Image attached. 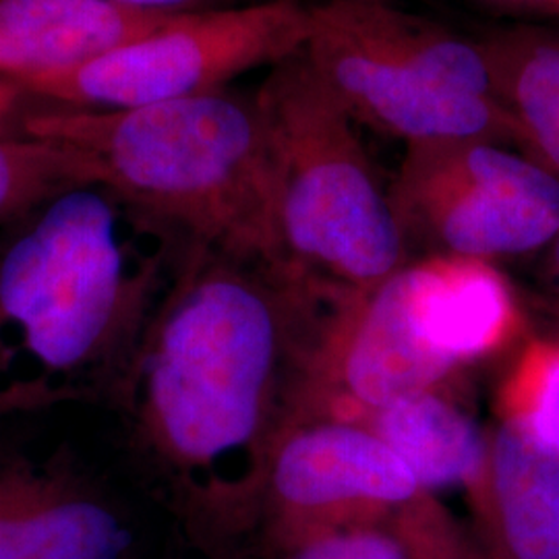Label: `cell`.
I'll list each match as a JSON object with an SVG mask.
<instances>
[{"instance_id":"obj_12","label":"cell","mask_w":559,"mask_h":559,"mask_svg":"<svg viewBox=\"0 0 559 559\" xmlns=\"http://www.w3.org/2000/svg\"><path fill=\"white\" fill-rule=\"evenodd\" d=\"M177 17L110 0H0V75L27 85L69 73Z\"/></svg>"},{"instance_id":"obj_3","label":"cell","mask_w":559,"mask_h":559,"mask_svg":"<svg viewBox=\"0 0 559 559\" xmlns=\"http://www.w3.org/2000/svg\"><path fill=\"white\" fill-rule=\"evenodd\" d=\"M23 135L80 152L96 182L182 253L280 261L255 94L222 90L124 110L52 106L29 117Z\"/></svg>"},{"instance_id":"obj_13","label":"cell","mask_w":559,"mask_h":559,"mask_svg":"<svg viewBox=\"0 0 559 559\" xmlns=\"http://www.w3.org/2000/svg\"><path fill=\"white\" fill-rule=\"evenodd\" d=\"M423 336L454 371L512 346L524 328L512 284L491 261L411 260Z\"/></svg>"},{"instance_id":"obj_7","label":"cell","mask_w":559,"mask_h":559,"mask_svg":"<svg viewBox=\"0 0 559 559\" xmlns=\"http://www.w3.org/2000/svg\"><path fill=\"white\" fill-rule=\"evenodd\" d=\"M311 9L299 0H261L185 13L173 23L69 73L25 87L60 108L124 110L226 90L260 67L305 50Z\"/></svg>"},{"instance_id":"obj_19","label":"cell","mask_w":559,"mask_h":559,"mask_svg":"<svg viewBox=\"0 0 559 559\" xmlns=\"http://www.w3.org/2000/svg\"><path fill=\"white\" fill-rule=\"evenodd\" d=\"M52 106L25 85L0 75V138H25L23 127L27 119Z\"/></svg>"},{"instance_id":"obj_2","label":"cell","mask_w":559,"mask_h":559,"mask_svg":"<svg viewBox=\"0 0 559 559\" xmlns=\"http://www.w3.org/2000/svg\"><path fill=\"white\" fill-rule=\"evenodd\" d=\"M13 224L0 242V420L112 406L185 253L100 182Z\"/></svg>"},{"instance_id":"obj_8","label":"cell","mask_w":559,"mask_h":559,"mask_svg":"<svg viewBox=\"0 0 559 559\" xmlns=\"http://www.w3.org/2000/svg\"><path fill=\"white\" fill-rule=\"evenodd\" d=\"M456 378L459 371L423 336L408 261L373 288L336 302L316 346L293 425L313 419L362 423L396 400L450 385Z\"/></svg>"},{"instance_id":"obj_20","label":"cell","mask_w":559,"mask_h":559,"mask_svg":"<svg viewBox=\"0 0 559 559\" xmlns=\"http://www.w3.org/2000/svg\"><path fill=\"white\" fill-rule=\"evenodd\" d=\"M110 2L129 7V9L150 11V13H166V15L200 13V11L230 7V4H222V0H110Z\"/></svg>"},{"instance_id":"obj_11","label":"cell","mask_w":559,"mask_h":559,"mask_svg":"<svg viewBox=\"0 0 559 559\" xmlns=\"http://www.w3.org/2000/svg\"><path fill=\"white\" fill-rule=\"evenodd\" d=\"M468 498L489 559H559L558 445L496 417Z\"/></svg>"},{"instance_id":"obj_4","label":"cell","mask_w":559,"mask_h":559,"mask_svg":"<svg viewBox=\"0 0 559 559\" xmlns=\"http://www.w3.org/2000/svg\"><path fill=\"white\" fill-rule=\"evenodd\" d=\"M255 102L278 260L338 293L373 288L411 261L388 191L305 50L270 69Z\"/></svg>"},{"instance_id":"obj_15","label":"cell","mask_w":559,"mask_h":559,"mask_svg":"<svg viewBox=\"0 0 559 559\" xmlns=\"http://www.w3.org/2000/svg\"><path fill=\"white\" fill-rule=\"evenodd\" d=\"M519 150L559 180V34L503 27L479 40Z\"/></svg>"},{"instance_id":"obj_16","label":"cell","mask_w":559,"mask_h":559,"mask_svg":"<svg viewBox=\"0 0 559 559\" xmlns=\"http://www.w3.org/2000/svg\"><path fill=\"white\" fill-rule=\"evenodd\" d=\"M270 543L276 559H464L436 501L406 519L309 528Z\"/></svg>"},{"instance_id":"obj_6","label":"cell","mask_w":559,"mask_h":559,"mask_svg":"<svg viewBox=\"0 0 559 559\" xmlns=\"http://www.w3.org/2000/svg\"><path fill=\"white\" fill-rule=\"evenodd\" d=\"M388 198L408 255L493 263L559 237V180L496 141L406 145Z\"/></svg>"},{"instance_id":"obj_17","label":"cell","mask_w":559,"mask_h":559,"mask_svg":"<svg viewBox=\"0 0 559 559\" xmlns=\"http://www.w3.org/2000/svg\"><path fill=\"white\" fill-rule=\"evenodd\" d=\"M83 182H96V175L80 152L36 138H0V222H15Z\"/></svg>"},{"instance_id":"obj_18","label":"cell","mask_w":559,"mask_h":559,"mask_svg":"<svg viewBox=\"0 0 559 559\" xmlns=\"http://www.w3.org/2000/svg\"><path fill=\"white\" fill-rule=\"evenodd\" d=\"M498 417L559 448V340H531L498 394Z\"/></svg>"},{"instance_id":"obj_22","label":"cell","mask_w":559,"mask_h":559,"mask_svg":"<svg viewBox=\"0 0 559 559\" xmlns=\"http://www.w3.org/2000/svg\"><path fill=\"white\" fill-rule=\"evenodd\" d=\"M545 272L551 286L559 293V237L547 247V261H545Z\"/></svg>"},{"instance_id":"obj_5","label":"cell","mask_w":559,"mask_h":559,"mask_svg":"<svg viewBox=\"0 0 559 559\" xmlns=\"http://www.w3.org/2000/svg\"><path fill=\"white\" fill-rule=\"evenodd\" d=\"M309 9L305 55L350 119L406 145L485 140L519 147L479 40L383 0Z\"/></svg>"},{"instance_id":"obj_9","label":"cell","mask_w":559,"mask_h":559,"mask_svg":"<svg viewBox=\"0 0 559 559\" xmlns=\"http://www.w3.org/2000/svg\"><path fill=\"white\" fill-rule=\"evenodd\" d=\"M433 503L380 436L357 420H302L270 462L260 516L270 539L309 528L392 522Z\"/></svg>"},{"instance_id":"obj_1","label":"cell","mask_w":559,"mask_h":559,"mask_svg":"<svg viewBox=\"0 0 559 559\" xmlns=\"http://www.w3.org/2000/svg\"><path fill=\"white\" fill-rule=\"evenodd\" d=\"M344 295L282 261L182 255L112 406L135 462L189 519L239 528L260 516L274 450Z\"/></svg>"},{"instance_id":"obj_21","label":"cell","mask_w":559,"mask_h":559,"mask_svg":"<svg viewBox=\"0 0 559 559\" xmlns=\"http://www.w3.org/2000/svg\"><path fill=\"white\" fill-rule=\"evenodd\" d=\"M471 2H477L483 7H491V9H498V11L559 17V0H471Z\"/></svg>"},{"instance_id":"obj_10","label":"cell","mask_w":559,"mask_h":559,"mask_svg":"<svg viewBox=\"0 0 559 559\" xmlns=\"http://www.w3.org/2000/svg\"><path fill=\"white\" fill-rule=\"evenodd\" d=\"M119 503L67 445L15 440L0 420V559H124Z\"/></svg>"},{"instance_id":"obj_23","label":"cell","mask_w":559,"mask_h":559,"mask_svg":"<svg viewBox=\"0 0 559 559\" xmlns=\"http://www.w3.org/2000/svg\"><path fill=\"white\" fill-rule=\"evenodd\" d=\"M383 2H392V0H383Z\"/></svg>"},{"instance_id":"obj_14","label":"cell","mask_w":559,"mask_h":559,"mask_svg":"<svg viewBox=\"0 0 559 559\" xmlns=\"http://www.w3.org/2000/svg\"><path fill=\"white\" fill-rule=\"evenodd\" d=\"M452 388L454 383L404 396L362 420L431 496L450 487L471 491L487 454V429Z\"/></svg>"},{"instance_id":"obj_24","label":"cell","mask_w":559,"mask_h":559,"mask_svg":"<svg viewBox=\"0 0 559 559\" xmlns=\"http://www.w3.org/2000/svg\"><path fill=\"white\" fill-rule=\"evenodd\" d=\"M556 338H558V340H559V336H556Z\"/></svg>"}]
</instances>
